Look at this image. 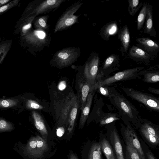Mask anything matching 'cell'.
<instances>
[{
	"mask_svg": "<svg viewBox=\"0 0 159 159\" xmlns=\"http://www.w3.org/2000/svg\"><path fill=\"white\" fill-rule=\"evenodd\" d=\"M111 103L118 110L121 120L125 125L132 123L139 128L141 123L139 112L136 107L113 86L109 87L108 97Z\"/></svg>",
	"mask_w": 159,
	"mask_h": 159,
	"instance_id": "obj_1",
	"label": "cell"
},
{
	"mask_svg": "<svg viewBox=\"0 0 159 159\" xmlns=\"http://www.w3.org/2000/svg\"><path fill=\"white\" fill-rule=\"evenodd\" d=\"M60 108L57 118L58 126L67 128L68 134L71 133L74 129L79 107V102L76 95L70 92L62 100Z\"/></svg>",
	"mask_w": 159,
	"mask_h": 159,
	"instance_id": "obj_2",
	"label": "cell"
},
{
	"mask_svg": "<svg viewBox=\"0 0 159 159\" xmlns=\"http://www.w3.org/2000/svg\"><path fill=\"white\" fill-rule=\"evenodd\" d=\"M144 69V67H138L124 70L118 72L114 75L101 79L93 85V91L99 87L108 86L116 82L141 79L139 72Z\"/></svg>",
	"mask_w": 159,
	"mask_h": 159,
	"instance_id": "obj_3",
	"label": "cell"
},
{
	"mask_svg": "<svg viewBox=\"0 0 159 159\" xmlns=\"http://www.w3.org/2000/svg\"><path fill=\"white\" fill-rule=\"evenodd\" d=\"M121 89L128 96L142 103L149 110L159 112V98L133 88L122 87Z\"/></svg>",
	"mask_w": 159,
	"mask_h": 159,
	"instance_id": "obj_4",
	"label": "cell"
},
{
	"mask_svg": "<svg viewBox=\"0 0 159 159\" xmlns=\"http://www.w3.org/2000/svg\"><path fill=\"white\" fill-rule=\"evenodd\" d=\"M83 3L81 1H78L63 13L56 24L55 32L66 29L77 22L78 16H75L74 14L78 10Z\"/></svg>",
	"mask_w": 159,
	"mask_h": 159,
	"instance_id": "obj_5",
	"label": "cell"
},
{
	"mask_svg": "<svg viewBox=\"0 0 159 159\" xmlns=\"http://www.w3.org/2000/svg\"><path fill=\"white\" fill-rule=\"evenodd\" d=\"M141 125L139 131L150 144L156 146L159 143V126L147 119L139 116Z\"/></svg>",
	"mask_w": 159,
	"mask_h": 159,
	"instance_id": "obj_6",
	"label": "cell"
},
{
	"mask_svg": "<svg viewBox=\"0 0 159 159\" xmlns=\"http://www.w3.org/2000/svg\"><path fill=\"white\" fill-rule=\"evenodd\" d=\"M79 51L75 48H67L57 52L52 60L59 66L64 67L75 62L78 57Z\"/></svg>",
	"mask_w": 159,
	"mask_h": 159,
	"instance_id": "obj_7",
	"label": "cell"
},
{
	"mask_svg": "<svg viewBox=\"0 0 159 159\" xmlns=\"http://www.w3.org/2000/svg\"><path fill=\"white\" fill-rule=\"evenodd\" d=\"M106 128L116 159H125L122 145L114 122L107 125Z\"/></svg>",
	"mask_w": 159,
	"mask_h": 159,
	"instance_id": "obj_8",
	"label": "cell"
},
{
	"mask_svg": "<svg viewBox=\"0 0 159 159\" xmlns=\"http://www.w3.org/2000/svg\"><path fill=\"white\" fill-rule=\"evenodd\" d=\"M120 131L122 135L126 137L136 150L141 159H146L141 144L131 124L124 125L121 123Z\"/></svg>",
	"mask_w": 159,
	"mask_h": 159,
	"instance_id": "obj_9",
	"label": "cell"
},
{
	"mask_svg": "<svg viewBox=\"0 0 159 159\" xmlns=\"http://www.w3.org/2000/svg\"><path fill=\"white\" fill-rule=\"evenodd\" d=\"M99 62L98 56H95L85 66L83 76L88 83L92 85H94L97 81Z\"/></svg>",
	"mask_w": 159,
	"mask_h": 159,
	"instance_id": "obj_10",
	"label": "cell"
},
{
	"mask_svg": "<svg viewBox=\"0 0 159 159\" xmlns=\"http://www.w3.org/2000/svg\"><path fill=\"white\" fill-rule=\"evenodd\" d=\"M65 0H46L39 3L29 16L44 14L53 11L57 9Z\"/></svg>",
	"mask_w": 159,
	"mask_h": 159,
	"instance_id": "obj_11",
	"label": "cell"
},
{
	"mask_svg": "<svg viewBox=\"0 0 159 159\" xmlns=\"http://www.w3.org/2000/svg\"><path fill=\"white\" fill-rule=\"evenodd\" d=\"M77 95L81 111L84 106L89 93L93 91V85L89 84L83 76L77 81Z\"/></svg>",
	"mask_w": 159,
	"mask_h": 159,
	"instance_id": "obj_12",
	"label": "cell"
},
{
	"mask_svg": "<svg viewBox=\"0 0 159 159\" xmlns=\"http://www.w3.org/2000/svg\"><path fill=\"white\" fill-rule=\"evenodd\" d=\"M28 148L32 154L38 158H41L48 149L45 140L39 136L31 139L29 143Z\"/></svg>",
	"mask_w": 159,
	"mask_h": 159,
	"instance_id": "obj_13",
	"label": "cell"
},
{
	"mask_svg": "<svg viewBox=\"0 0 159 159\" xmlns=\"http://www.w3.org/2000/svg\"><path fill=\"white\" fill-rule=\"evenodd\" d=\"M36 16L33 15L26 17L22 20L17 22L14 31L15 34H19L20 37L24 36L31 30L32 23Z\"/></svg>",
	"mask_w": 159,
	"mask_h": 159,
	"instance_id": "obj_14",
	"label": "cell"
},
{
	"mask_svg": "<svg viewBox=\"0 0 159 159\" xmlns=\"http://www.w3.org/2000/svg\"><path fill=\"white\" fill-rule=\"evenodd\" d=\"M98 122L101 126L107 125L116 121L121 120L118 113L104 112L99 108L98 111Z\"/></svg>",
	"mask_w": 159,
	"mask_h": 159,
	"instance_id": "obj_15",
	"label": "cell"
},
{
	"mask_svg": "<svg viewBox=\"0 0 159 159\" xmlns=\"http://www.w3.org/2000/svg\"><path fill=\"white\" fill-rule=\"evenodd\" d=\"M93 91L89 93L88 96L86 103L81 111V114L79 122V128H83L88 118L90 112L93 97Z\"/></svg>",
	"mask_w": 159,
	"mask_h": 159,
	"instance_id": "obj_16",
	"label": "cell"
},
{
	"mask_svg": "<svg viewBox=\"0 0 159 159\" xmlns=\"http://www.w3.org/2000/svg\"><path fill=\"white\" fill-rule=\"evenodd\" d=\"M142 70L139 75L142 80L146 83H155L159 81V71L157 69Z\"/></svg>",
	"mask_w": 159,
	"mask_h": 159,
	"instance_id": "obj_17",
	"label": "cell"
},
{
	"mask_svg": "<svg viewBox=\"0 0 159 159\" xmlns=\"http://www.w3.org/2000/svg\"><path fill=\"white\" fill-rule=\"evenodd\" d=\"M32 116L36 128L45 140L48 133L43 118L39 114L34 111L32 112Z\"/></svg>",
	"mask_w": 159,
	"mask_h": 159,
	"instance_id": "obj_18",
	"label": "cell"
},
{
	"mask_svg": "<svg viewBox=\"0 0 159 159\" xmlns=\"http://www.w3.org/2000/svg\"><path fill=\"white\" fill-rule=\"evenodd\" d=\"M118 37L121 42L125 51L127 52L130 39L129 32L126 25L120 30L118 34Z\"/></svg>",
	"mask_w": 159,
	"mask_h": 159,
	"instance_id": "obj_19",
	"label": "cell"
},
{
	"mask_svg": "<svg viewBox=\"0 0 159 159\" xmlns=\"http://www.w3.org/2000/svg\"><path fill=\"white\" fill-rule=\"evenodd\" d=\"M122 136L125 143L126 159H141L137 151L134 148L130 141L124 135H122Z\"/></svg>",
	"mask_w": 159,
	"mask_h": 159,
	"instance_id": "obj_20",
	"label": "cell"
},
{
	"mask_svg": "<svg viewBox=\"0 0 159 159\" xmlns=\"http://www.w3.org/2000/svg\"><path fill=\"white\" fill-rule=\"evenodd\" d=\"M100 143L102 151L105 155L107 159H116L113 148L108 140L104 138Z\"/></svg>",
	"mask_w": 159,
	"mask_h": 159,
	"instance_id": "obj_21",
	"label": "cell"
},
{
	"mask_svg": "<svg viewBox=\"0 0 159 159\" xmlns=\"http://www.w3.org/2000/svg\"><path fill=\"white\" fill-rule=\"evenodd\" d=\"M118 27L117 23L112 21L108 23L103 27L102 31V36L106 39H108L111 35L115 34L117 32Z\"/></svg>",
	"mask_w": 159,
	"mask_h": 159,
	"instance_id": "obj_22",
	"label": "cell"
},
{
	"mask_svg": "<svg viewBox=\"0 0 159 159\" xmlns=\"http://www.w3.org/2000/svg\"><path fill=\"white\" fill-rule=\"evenodd\" d=\"M12 43L11 39H4L0 42V65L10 50Z\"/></svg>",
	"mask_w": 159,
	"mask_h": 159,
	"instance_id": "obj_23",
	"label": "cell"
},
{
	"mask_svg": "<svg viewBox=\"0 0 159 159\" xmlns=\"http://www.w3.org/2000/svg\"><path fill=\"white\" fill-rule=\"evenodd\" d=\"M100 142L92 146L89 154L88 159H102V153Z\"/></svg>",
	"mask_w": 159,
	"mask_h": 159,
	"instance_id": "obj_24",
	"label": "cell"
},
{
	"mask_svg": "<svg viewBox=\"0 0 159 159\" xmlns=\"http://www.w3.org/2000/svg\"><path fill=\"white\" fill-rule=\"evenodd\" d=\"M138 43L143 46L145 48L151 51L158 49V45L151 39L147 38H140L136 39Z\"/></svg>",
	"mask_w": 159,
	"mask_h": 159,
	"instance_id": "obj_25",
	"label": "cell"
},
{
	"mask_svg": "<svg viewBox=\"0 0 159 159\" xmlns=\"http://www.w3.org/2000/svg\"><path fill=\"white\" fill-rule=\"evenodd\" d=\"M129 53L132 57L138 58L147 59L149 57L148 53L142 49L134 46L130 48Z\"/></svg>",
	"mask_w": 159,
	"mask_h": 159,
	"instance_id": "obj_26",
	"label": "cell"
},
{
	"mask_svg": "<svg viewBox=\"0 0 159 159\" xmlns=\"http://www.w3.org/2000/svg\"><path fill=\"white\" fill-rule=\"evenodd\" d=\"M148 5L146 3L143 4V7L140 11L137 19V27L138 30L142 28L146 17Z\"/></svg>",
	"mask_w": 159,
	"mask_h": 159,
	"instance_id": "obj_27",
	"label": "cell"
},
{
	"mask_svg": "<svg viewBox=\"0 0 159 159\" xmlns=\"http://www.w3.org/2000/svg\"><path fill=\"white\" fill-rule=\"evenodd\" d=\"M128 12L130 16L134 15L142 5L139 0H128Z\"/></svg>",
	"mask_w": 159,
	"mask_h": 159,
	"instance_id": "obj_28",
	"label": "cell"
},
{
	"mask_svg": "<svg viewBox=\"0 0 159 159\" xmlns=\"http://www.w3.org/2000/svg\"><path fill=\"white\" fill-rule=\"evenodd\" d=\"M48 16H44L37 18L34 22V25L37 29H46L48 27L47 21Z\"/></svg>",
	"mask_w": 159,
	"mask_h": 159,
	"instance_id": "obj_29",
	"label": "cell"
},
{
	"mask_svg": "<svg viewBox=\"0 0 159 159\" xmlns=\"http://www.w3.org/2000/svg\"><path fill=\"white\" fill-rule=\"evenodd\" d=\"M152 13L149 6L148 5L146 17L145 30L147 33H150L152 28Z\"/></svg>",
	"mask_w": 159,
	"mask_h": 159,
	"instance_id": "obj_30",
	"label": "cell"
},
{
	"mask_svg": "<svg viewBox=\"0 0 159 159\" xmlns=\"http://www.w3.org/2000/svg\"><path fill=\"white\" fill-rule=\"evenodd\" d=\"M18 102V100L15 99H0V108L13 107L16 105Z\"/></svg>",
	"mask_w": 159,
	"mask_h": 159,
	"instance_id": "obj_31",
	"label": "cell"
},
{
	"mask_svg": "<svg viewBox=\"0 0 159 159\" xmlns=\"http://www.w3.org/2000/svg\"><path fill=\"white\" fill-rule=\"evenodd\" d=\"M19 0H13L0 8V16L18 5Z\"/></svg>",
	"mask_w": 159,
	"mask_h": 159,
	"instance_id": "obj_32",
	"label": "cell"
},
{
	"mask_svg": "<svg viewBox=\"0 0 159 159\" xmlns=\"http://www.w3.org/2000/svg\"><path fill=\"white\" fill-rule=\"evenodd\" d=\"M26 106L29 109H42L43 107L36 101L32 100H28L26 102Z\"/></svg>",
	"mask_w": 159,
	"mask_h": 159,
	"instance_id": "obj_33",
	"label": "cell"
},
{
	"mask_svg": "<svg viewBox=\"0 0 159 159\" xmlns=\"http://www.w3.org/2000/svg\"><path fill=\"white\" fill-rule=\"evenodd\" d=\"M12 128V125L11 123L0 118V130H8L11 129Z\"/></svg>",
	"mask_w": 159,
	"mask_h": 159,
	"instance_id": "obj_34",
	"label": "cell"
},
{
	"mask_svg": "<svg viewBox=\"0 0 159 159\" xmlns=\"http://www.w3.org/2000/svg\"><path fill=\"white\" fill-rule=\"evenodd\" d=\"M98 89L100 93L102 95L109 97V87L108 86H101L99 87Z\"/></svg>",
	"mask_w": 159,
	"mask_h": 159,
	"instance_id": "obj_35",
	"label": "cell"
},
{
	"mask_svg": "<svg viewBox=\"0 0 159 159\" xmlns=\"http://www.w3.org/2000/svg\"><path fill=\"white\" fill-rule=\"evenodd\" d=\"M141 145L144 147L142 144H141ZM142 149L147 159H157L149 149H146L145 147L144 149L143 148Z\"/></svg>",
	"mask_w": 159,
	"mask_h": 159,
	"instance_id": "obj_36",
	"label": "cell"
},
{
	"mask_svg": "<svg viewBox=\"0 0 159 159\" xmlns=\"http://www.w3.org/2000/svg\"><path fill=\"white\" fill-rule=\"evenodd\" d=\"M65 131V129L63 126L59 127L57 130V135L58 137H61L64 134Z\"/></svg>",
	"mask_w": 159,
	"mask_h": 159,
	"instance_id": "obj_37",
	"label": "cell"
},
{
	"mask_svg": "<svg viewBox=\"0 0 159 159\" xmlns=\"http://www.w3.org/2000/svg\"><path fill=\"white\" fill-rule=\"evenodd\" d=\"M66 83L64 81H61L58 85V89L60 90H63L66 87Z\"/></svg>",
	"mask_w": 159,
	"mask_h": 159,
	"instance_id": "obj_38",
	"label": "cell"
},
{
	"mask_svg": "<svg viewBox=\"0 0 159 159\" xmlns=\"http://www.w3.org/2000/svg\"><path fill=\"white\" fill-rule=\"evenodd\" d=\"M148 90L151 93L157 95H159V89H158L149 87L148 88Z\"/></svg>",
	"mask_w": 159,
	"mask_h": 159,
	"instance_id": "obj_39",
	"label": "cell"
},
{
	"mask_svg": "<svg viewBox=\"0 0 159 159\" xmlns=\"http://www.w3.org/2000/svg\"><path fill=\"white\" fill-rule=\"evenodd\" d=\"M11 0H0V8L10 2Z\"/></svg>",
	"mask_w": 159,
	"mask_h": 159,
	"instance_id": "obj_40",
	"label": "cell"
},
{
	"mask_svg": "<svg viewBox=\"0 0 159 159\" xmlns=\"http://www.w3.org/2000/svg\"><path fill=\"white\" fill-rule=\"evenodd\" d=\"M69 159H78L77 157L74 154L71 153L69 157Z\"/></svg>",
	"mask_w": 159,
	"mask_h": 159,
	"instance_id": "obj_41",
	"label": "cell"
}]
</instances>
